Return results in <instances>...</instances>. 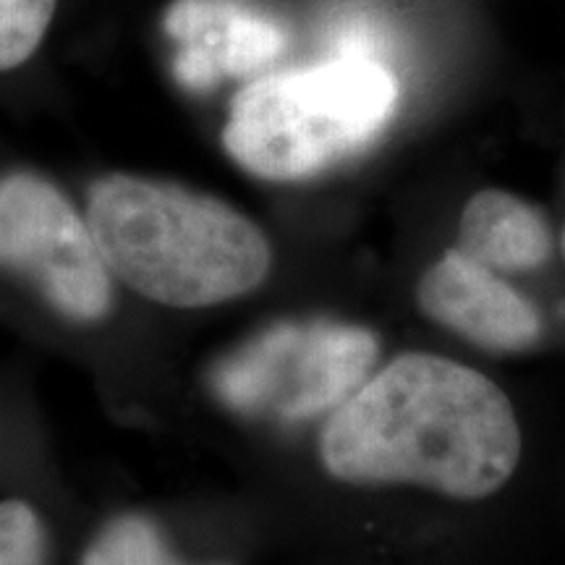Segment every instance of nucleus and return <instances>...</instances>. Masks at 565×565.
Listing matches in <instances>:
<instances>
[{"instance_id": "9b49d317", "label": "nucleus", "mask_w": 565, "mask_h": 565, "mask_svg": "<svg viewBox=\"0 0 565 565\" xmlns=\"http://www.w3.org/2000/svg\"><path fill=\"white\" fill-rule=\"evenodd\" d=\"M47 534L26 500H0V565H45Z\"/></svg>"}, {"instance_id": "423d86ee", "label": "nucleus", "mask_w": 565, "mask_h": 565, "mask_svg": "<svg viewBox=\"0 0 565 565\" xmlns=\"http://www.w3.org/2000/svg\"><path fill=\"white\" fill-rule=\"evenodd\" d=\"M166 32L179 42L175 79L194 92L263 74L291 42L288 26L254 0H175Z\"/></svg>"}, {"instance_id": "f8f14e48", "label": "nucleus", "mask_w": 565, "mask_h": 565, "mask_svg": "<svg viewBox=\"0 0 565 565\" xmlns=\"http://www.w3.org/2000/svg\"><path fill=\"white\" fill-rule=\"evenodd\" d=\"M563 249H565V236H563Z\"/></svg>"}, {"instance_id": "1a4fd4ad", "label": "nucleus", "mask_w": 565, "mask_h": 565, "mask_svg": "<svg viewBox=\"0 0 565 565\" xmlns=\"http://www.w3.org/2000/svg\"><path fill=\"white\" fill-rule=\"evenodd\" d=\"M82 565H181L154 521L124 513L97 532L84 550Z\"/></svg>"}, {"instance_id": "f257e3e1", "label": "nucleus", "mask_w": 565, "mask_h": 565, "mask_svg": "<svg viewBox=\"0 0 565 565\" xmlns=\"http://www.w3.org/2000/svg\"><path fill=\"white\" fill-rule=\"evenodd\" d=\"M320 456L341 482H412L479 500L511 479L521 433L490 377L445 356L404 353L330 414Z\"/></svg>"}, {"instance_id": "0eeeda50", "label": "nucleus", "mask_w": 565, "mask_h": 565, "mask_svg": "<svg viewBox=\"0 0 565 565\" xmlns=\"http://www.w3.org/2000/svg\"><path fill=\"white\" fill-rule=\"evenodd\" d=\"M416 299L424 315L490 351H524L542 333L534 303L461 249L422 275Z\"/></svg>"}, {"instance_id": "f03ea898", "label": "nucleus", "mask_w": 565, "mask_h": 565, "mask_svg": "<svg viewBox=\"0 0 565 565\" xmlns=\"http://www.w3.org/2000/svg\"><path fill=\"white\" fill-rule=\"evenodd\" d=\"M84 215L113 280L160 307H217L270 275L265 231L183 183L110 173L89 186Z\"/></svg>"}, {"instance_id": "20e7f679", "label": "nucleus", "mask_w": 565, "mask_h": 565, "mask_svg": "<svg viewBox=\"0 0 565 565\" xmlns=\"http://www.w3.org/2000/svg\"><path fill=\"white\" fill-rule=\"evenodd\" d=\"M377 335L330 320L278 322L231 351L210 374L225 406L275 422L335 412L370 380Z\"/></svg>"}, {"instance_id": "6e6552de", "label": "nucleus", "mask_w": 565, "mask_h": 565, "mask_svg": "<svg viewBox=\"0 0 565 565\" xmlns=\"http://www.w3.org/2000/svg\"><path fill=\"white\" fill-rule=\"evenodd\" d=\"M458 236V249L492 273L534 270L553 252L542 212L500 189H487L466 202Z\"/></svg>"}, {"instance_id": "39448f33", "label": "nucleus", "mask_w": 565, "mask_h": 565, "mask_svg": "<svg viewBox=\"0 0 565 565\" xmlns=\"http://www.w3.org/2000/svg\"><path fill=\"white\" fill-rule=\"evenodd\" d=\"M0 270L24 278L71 322H103L113 309V275L87 215L42 175L0 179Z\"/></svg>"}, {"instance_id": "9d476101", "label": "nucleus", "mask_w": 565, "mask_h": 565, "mask_svg": "<svg viewBox=\"0 0 565 565\" xmlns=\"http://www.w3.org/2000/svg\"><path fill=\"white\" fill-rule=\"evenodd\" d=\"M58 0H0V74L38 53Z\"/></svg>"}, {"instance_id": "7ed1b4c3", "label": "nucleus", "mask_w": 565, "mask_h": 565, "mask_svg": "<svg viewBox=\"0 0 565 565\" xmlns=\"http://www.w3.org/2000/svg\"><path fill=\"white\" fill-rule=\"evenodd\" d=\"M395 105L393 71L370 55L343 53L244 84L231 100L223 147L257 179H315L377 139Z\"/></svg>"}]
</instances>
